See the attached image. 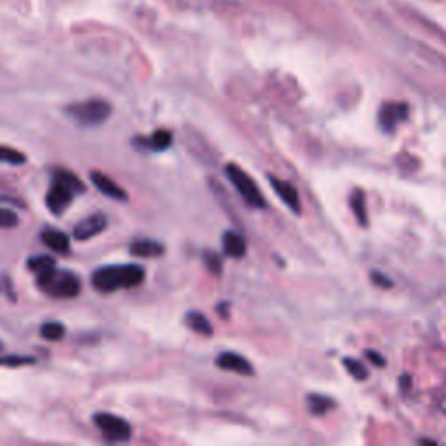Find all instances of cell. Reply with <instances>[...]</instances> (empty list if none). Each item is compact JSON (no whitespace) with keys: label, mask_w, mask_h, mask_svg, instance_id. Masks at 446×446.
<instances>
[{"label":"cell","mask_w":446,"mask_h":446,"mask_svg":"<svg viewBox=\"0 0 446 446\" xmlns=\"http://www.w3.org/2000/svg\"><path fill=\"white\" fill-rule=\"evenodd\" d=\"M66 114L72 117L79 126H100L110 117L112 107L105 100H88L81 103H73L66 108Z\"/></svg>","instance_id":"cell-3"},{"label":"cell","mask_w":446,"mask_h":446,"mask_svg":"<svg viewBox=\"0 0 446 446\" xmlns=\"http://www.w3.org/2000/svg\"><path fill=\"white\" fill-rule=\"evenodd\" d=\"M145 279V270L140 265H107L92 274V286L101 293H112L120 288H135Z\"/></svg>","instance_id":"cell-1"},{"label":"cell","mask_w":446,"mask_h":446,"mask_svg":"<svg viewBox=\"0 0 446 446\" xmlns=\"http://www.w3.org/2000/svg\"><path fill=\"white\" fill-rule=\"evenodd\" d=\"M408 108L406 103H396V101H389L380 107L378 112V124L385 133H393L403 120L408 119Z\"/></svg>","instance_id":"cell-6"},{"label":"cell","mask_w":446,"mask_h":446,"mask_svg":"<svg viewBox=\"0 0 446 446\" xmlns=\"http://www.w3.org/2000/svg\"><path fill=\"white\" fill-rule=\"evenodd\" d=\"M185 323H187V326H189L190 330L196 331V333L206 334V337H211L213 334V326L209 324L208 317L200 314V312H190V314H187Z\"/></svg>","instance_id":"cell-16"},{"label":"cell","mask_w":446,"mask_h":446,"mask_svg":"<svg viewBox=\"0 0 446 446\" xmlns=\"http://www.w3.org/2000/svg\"><path fill=\"white\" fill-rule=\"evenodd\" d=\"M225 174H227V178L231 180V183L234 185L235 190L241 194V197L246 200V204H250L251 208H265V199H263L262 192H260V189H258L257 183H254L250 174L244 173V171L235 164L225 166Z\"/></svg>","instance_id":"cell-4"},{"label":"cell","mask_w":446,"mask_h":446,"mask_svg":"<svg viewBox=\"0 0 446 446\" xmlns=\"http://www.w3.org/2000/svg\"><path fill=\"white\" fill-rule=\"evenodd\" d=\"M410 385H412V378L408 377V375H403V378H401V389H403L404 393L410 389Z\"/></svg>","instance_id":"cell-29"},{"label":"cell","mask_w":446,"mask_h":446,"mask_svg":"<svg viewBox=\"0 0 446 446\" xmlns=\"http://www.w3.org/2000/svg\"><path fill=\"white\" fill-rule=\"evenodd\" d=\"M216 365H218L220 368L227 369V371H234V373H241V375L253 373V368H251L250 361L244 359L243 356L234 354V352H223V354H220L218 359H216Z\"/></svg>","instance_id":"cell-10"},{"label":"cell","mask_w":446,"mask_h":446,"mask_svg":"<svg viewBox=\"0 0 446 446\" xmlns=\"http://www.w3.org/2000/svg\"><path fill=\"white\" fill-rule=\"evenodd\" d=\"M27 265L28 269L34 270L37 276H40V274H46L49 272V270H53L54 267H56V263H54L53 258L47 257V254H39V257H31L27 262Z\"/></svg>","instance_id":"cell-18"},{"label":"cell","mask_w":446,"mask_h":446,"mask_svg":"<svg viewBox=\"0 0 446 446\" xmlns=\"http://www.w3.org/2000/svg\"><path fill=\"white\" fill-rule=\"evenodd\" d=\"M223 251L231 258H243L246 254V241L241 234L234 231H228L223 234L222 239Z\"/></svg>","instance_id":"cell-13"},{"label":"cell","mask_w":446,"mask_h":446,"mask_svg":"<svg viewBox=\"0 0 446 446\" xmlns=\"http://www.w3.org/2000/svg\"><path fill=\"white\" fill-rule=\"evenodd\" d=\"M366 356H368L369 361L373 363L375 366H385L384 356H380L378 352H375V350H368V352H366Z\"/></svg>","instance_id":"cell-28"},{"label":"cell","mask_w":446,"mask_h":446,"mask_svg":"<svg viewBox=\"0 0 446 446\" xmlns=\"http://www.w3.org/2000/svg\"><path fill=\"white\" fill-rule=\"evenodd\" d=\"M309 410H311L314 415H324L326 412H330L333 408V401L326 396H321V394H312L309 396Z\"/></svg>","instance_id":"cell-19"},{"label":"cell","mask_w":446,"mask_h":446,"mask_svg":"<svg viewBox=\"0 0 446 446\" xmlns=\"http://www.w3.org/2000/svg\"><path fill=\"white\" fill-rule=\"evenodd\" d=\"M343 366H345V369L350 373V377L356 378V380H366L368 378V371H366V368L363 366V363L356 361V359H350V358H345L343 359Z\"/></svg>","instance_id":"cell-22"},{"label":"cell","mask_w":446,"mask_h":446,"mask_svg":"<svg viewBox=\"0 0 446 446\" xmlns=\"http://www.w3.org/2000/svg\"><path fill=\"white\" fill-rule=\"evenodd\" d=\"M371 281H373V285L380 286V288H391L393 286V281L380 272H371Z\"/></svg>","instance_id":"cell-27"},{"label":"cell","mask_w":446,"mask_h":446,"mask_svg":"<svg viewBox=\"0 0 446 446\" xmlns=\"http://www.w3.org/2000/svg\"><path fill=\"white\" fill-rule=\"evenodd\" d=\"M350 206H352V211H354L356 218L359 220V223H361L363 227H366V225H368V215H366V202L361 190H354V192H352V197H350Z\"/></svg>","instance_id":"cell-17"},{"label":"cell","mask_w":446,"mask_h":446,"mask_svg":"<svg viewBox=\"0 0 446 446\" xmlns=\"http://www.w3.org/2000/svg\"><path fill=\"white\" fill-rule=\"evenodd\" d=\"M142 140V145L150 148L154 152H162L166 148H170L171 143H173V136H171L170 131H164V129H159L154 135L148 136V138H140Z\"/></svg>","instance_id":"cell-15"},{"label":"cell","mask_w":446,"mask_h":446,"mask_svg":"<svg viewBox=\"0 0 446 446\" xmlns=\"http://www.w3.org/2000/svg\"><path fill=\"white\" fill-rule=\"evenodd\" d=\"M18 225V215L11 209L0 208V228H12Z\"/></svg>","instance_id":"cell-24"},{"label":"cell","mask_w":446,"mask_h":446,"mask_svg":"<svg viewBox=\"0 0 446 446\" xmlns=\"http://www.w3.org/2000/svg\"><path fill=\"white\" fill-rule=\"evenodd\" d=\"M94 423L100 427L105 438L108 441H127L131 438V425L120 417L110 415V413H98L94 415Z\"/></svg>","instance_id":"cell-5"},{"label":"cell","mask_w":446,"mask_h":446,"mask_svg":"<svg viewBox=\"0 0 446 446\" xmlns=\"http://www.w3.org/2000/svg\"><path fill=\"white\" fill-rule=\"evenodd\" d=\"M40 241L46 244V248H49L51 251H56V253H68L70 250V239L65 232L56 231V228H46L40 234Z\"/></svg>","instance_id":"cell-12"},{"label":"cell","mask_w":446,"mask_h":446,"mask_svg":"<svg viewBox=\"0 0 446 446\" xmlns=\"http://www.w3.org/2000/svg\"><path fill=\"white\" fill-rule=\"evenodd\" d=\"M39 286L47 293V295L54 296V298H75L81 291V283H79L77 276L66 270H58L54 267L53 270L39 276Z\"/></svg>","instance_id":"cell-2"},{"label":"cell","mask_w":446,"mask_h":446,"mask_svg":"<svg viewBox=\"0 0 446 446\" xmlns=\"http://www.w3.org/2000/svg\"><path fill=\"white\" fill-rule=\"evenodd\" d=\"M131 254L140 258H155L164 254V246L157 241H150V239H140L136 243L131 244Z\"/></svg>","instance_id":"cell-14"},{"label":"cell","mask_w":446,"mask_h":446,"mask_svg":"<svg viewBox=\"0 0 446 446\" xmlns=\"http://www.w3.org/2000/svg\"><path fill=\"white\" fill-rule=\"evenodd\" d=\"M0 162H5V164L12 166H20L27 162V157L25 154H21L20 150L16 148H11V146H0Z\"/></svg>","instance_id":"cell-21"},{"label":"cell","mask_w":446,"mask_h":446,"mask_svg":"<svg viewBox=\"0 0 446 446\" xmlns=\"http://www.w3.org/2000/svg\"><path fill=\"white\" fill-rule=\"evenodd\" d=\"M91 180H92V183H94V187H96L101 194H105L107 197H110V199H116V200H126L127 199V194L120 189L116 181L112 180V178L105 176L103 173H96V171H94V173H91Z\"/></svg>","instance_id":"cell-11"},{"label":"cell","mask_w":446,"mask_h":446,"mask_svg":"<svg viewBox=\"0 0 446 446\" xmlns=\"http://www.w3.org/2000/svg\"><path fill=\"white\" fill-rule=\"evenodd\" d=\"M204 263L209 269V272L220 274L222 272V258L216 253H204Z\"/></svg>","instance_id":"cell-25"},{"label":"cell","mask_w":446,"mask_h":446,"mask_svg":"<svg viewBox=\"0 0 446 446\" xmlns=\"http://www.w3.org/2000/svg\"><path fill=\"white\" fill-rule=\"evenodd\" d=\"M72 200H73L72 190H70L66 185H63L62 181L54 180L53 187H51L49 192H47L46 196V204L47 208L51 209V213H54V215H62Z\"/></svg>","instance_id":"cell-7"},{"label":"cell","mask_w":446,"mask_h":446,"mask_svg":"<svg viewBox=\"0 0 446 446\" xmlns=\"http://www.w3.org/2000/svg\"><path fill=\"white\" fill-rule=\"evenodd\" d=\"M34 359L30 358H18V356H8V358L0 359V365L2 366H23V365H31Z\"/></svg>","instance_id":"cell-26"},{"label":"cell","mask_w":446,"mask_h":446,"mask_svg":"<svg viewBox=\"0 0 446 446\" xmlns=\"http://www.w3.org/2000/svg\"><path fill=\"white\" fill-rule=\"evenodd\" d=\"M54 180L62 181V183L66 185V187H68L73 194L82 192V190H84V183H82V181L79 180L75 174L70 173V171H65V170L56 171V174H54Z\"/></svg>","instance_id":"cell-20"},{"label":"cell","mask_w":446,"mask_h":446,"mask_svg":"<svg viewBox=\"0 0 446 446\" xmlns=\"http://www.w3.org/2000/svg\"><path fill=\"white\" fill-rule=\"evenodd\" d=\"M40 334H42L46 340H51V342H56V340H62L63 334H65V328L60 323H46L42 328H40Z\"/></svg>","instance_id":"cell-23"},{"label":"cell","mask_w":446,"mask_h":446,"mask_svg":"<svg viewBox=\"0 0 446 446\" xmlns=\"http://www.w3.org/2000/svg\"><path fill=\"white\" fill-rule=\"evenodd\" d=\"M269 181H270V185H272V189L277 192V196L281 197V200L286 204V206H289V208H291V211H295L296 215H298V213H302L300 196H298L296 189L293 187L291 183H289V181L279 180V178H276V176H269Z\"/></svg>","instance_id":"cell-9"},{"label":"cell","mask_w":446,"mask_h":446,"mask_svg":"<svg viewBox=\"0 0 446 446\" xmlns=\"http://www.w3.org/2000/svg\"><path fill=\"white\" fill-rule=\"evenodd\" d=\"M107 227V218L103 215H92L79 222L73 228V237L77 241H88V239L94 237Z\"/></svg>","instance_id":"cell-8"}]
</instances>
